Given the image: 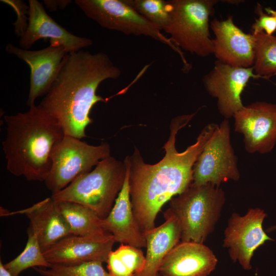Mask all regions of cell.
<instances>
[{
	"label": "cell",
	"instance_id": "1",
	"mask_svg": "<svg viewBox=\"0 0 276 276\" xmlns=\"http://www.w3.org/2000/svg\"><path fill=\"white\" fill-rule=\"evenodd\" d=\"M195 114H185L172 120L170 135L163 147L165 154L158 163H145L136 148L131 156H127L133 213L143 234L155 227L156 218L164 205L193 182L194 166L218 126L214 123L206 125L196 142L179 152L175 146L176 135Z\"/></svg>",
	"mask_w": 276,
	"mask_h": 276
},
{
	"label": "cell",
	"instance_id": "2",
	"mask_svg": "<svg viewBox=\"0 0 276 276\" xmlns=\"http://www.w3.org/2000/svg\"><path fill=\"white\" fill-rule=\"evenodd\" d=\"M121 71L104 53H68L50 89L38 105L55 119L65 135L81 139L93 121V106L105 99L96 94L100 83L116 79Z\"/></svg>",
	"mask_w": 276,
	"mask_h": 276
},
{
	"label": "cell",
	"instance_id": "3",
	"mask_svg": "<svg viewBox=\"0 0 276 276\" xmlns=\"http://www.w3.org/2000/svg\"><path fill=\"white\" fill-rule=\"evenodd\" d=\"M4 116L2 147L7 170L28 180L44 181L51 168L54 146L65 135L58 122L38 105Z\"/></svg>",
	"mask_w": 276,
	"mask_h": 276
},
{
	"label": "cell",
	"instance_id": "4",
	"mask_svg": "<svg viewBox=\"0 0 276 276\" xmlns=\"http://www.w3.org/2000/svg\"><path fill=\"white\" fill-rule=\"evenodd\" d=\"M226 201L224 191L211 183H192L170 200L168 209L178 219L181 242L203 243L213 232Z\"/></svg>",
	"mask_w": 276,
	"mask_h": 276
},
{
	"label": "cell",
	"instance_id": "5",
	"mask_svg": "<svg viewBox=\"0 0 276 276\" xmlns=\"http://www.w3.org/2000/svg\"><path fill=\"white\" fill-rule=\"evenodd\" d=\"M124 162L110 156L101 160L90 172L75 178L60 192L52 194L56 201L76 202L105 219L112 209L126 178Z\"/></svg>",
	"mask_w": 276,
	"mask_h": 276
},
{
	"label": "cell",
	"instance_id": "6",
	"mask_svg": "<svg viewBox=\"0 0 276 276\" xmlns=\"http://www.w3.org/2000/svg\"><path fill=\"white\" fill-rule=\"evenodd\" d=\"M216 0L168 1L170 22L164 30L181 50L204 57L213 54L209 19Z\"/></svg>",
	"mask_w": 276,
	"mask_h": 276
},
{
	"label": "cell",
	"instance_id": "7",
	"mask_svg": "<svg viewBox=\"0 0 276 276\" xmlns=\"http://www.w3.org/2000/svg\"><path fill=\"white\" fill-rule=\"evenodd\" d=\"M75 3L102 28L127 35L149 37L168 45L179 55L183 71L191 68L182 50L125 0H76Z\"/></svg>",
	"mask_w": 276,
	"mask_h": 276
},
{
	"label": "cell",
	"instance_id": "8",
	"mask_svg": "<svg viewBox=\"0 0 276 276\" xmlns=\"http://www.w3.org/2000/svg\"><path fill=\"white\" fill-rule=\"evenodd\" d=\"M110 153L107 143L94 146L65 135L52 149L51 170L44 181L46 187L52 194L60 192L79 176L91 171Z\"/></svg>",
	"mask_w": 276,
	"mask_h": 276
},
{
	"label": "cell",
	"instance_id": "9",
	"mask_svg": "<svg viewBox=\"0 0 276 276\" xmlns=\"http://www.w3.org/2000/svg\"><path fill=\"white\" fill-rule=\"evenodd\" d=\"M231 128L227 119L218 125L198 156L193 168L194 184L211 183L218 187L240 177L238 158L231 143Z\"/></svg>",
	"mask_w": 276,
	"mask_h": 276
},
{
	"label": "cell",
	"instance_id": "10",
	"mask_svg": "<svg viewBox=\"0 0 276 276\" xmlns=\"http://www.w3.org/2000/svg\"><path fill=\"white\" fill-rule=\"evenodd\" d=\"M267 215L260 208H250L241 216L233 213L224 232L222 246L228 249L233 262H238L245 270L252 268L251 260L256 250L268 241H274L263 229Z\"/></svg>",
	"mask_w": 276,
	"mask_h": 276
},
{
	"label": "cell",
	"instance_id": "11",
	"mask_svg": "<svg viewBox=\"0 0 276 276\" xmlns=\"http://www.w3.org/2000/svg\"><path fill=\"white\" fill-rule=\"evenodd\" d=\"M235 131L243 135L245 150L266 154L276 144V104L257 101L234 116Z\"/></svg>",
	"mask_w": 276,
	"mask_h": 276
},
{
	"label": "cell",
	"instance_id": "12",
	"mask_svg": "<svg viewBox=\"0 0 276 276\" xmlns=\"http://www.w3.org/2000/svg\"><path fill=\"white\" fill-rule=\"evenodd\" d=\"M259 78L253 67H235L216 60L202 81L208 94L217 99L220 114L228 120L244 107L241 95L250 79Z\"/></svg>",
	"mask_w": 276,
	"mask_h": 276
},
{
	"label": "cell",
	"instance_id": "13",
	"mask_svg": "<svg viewBox=\"0 0 276 276\" xmlns=\"http://www.w3.org/2000/svg\"><path fill=\"white\" fill-rule=\"evenodd\" d=\"M5 50L30 67V87L27 101L29 107L35 105L38 97L45 95L49 91L68 54L62 45L52 44L41 50H29L8 43Z\"/></svg>",
	"mask_w": 276,
	"mask_h": 276
},
{
	"label": "cell",
	"instance_id": "14",
	"mask_svg": "<svg viewBox=\"0 0 276 276\" xmlns=\"http://www.w3.org/2000/svg\"><path fill=\"white\" fill-rule=\"evenodd\" d=\"M210 26L215 36L213 54L217 61L235 67H253L256 47L254 35L244 32L237 27L231 15L224 20L214 19Z\"/></svg>",
	"mask_w": 276,
	"mask_h": 276
},
{
	"label": "cell",
	"instance_id": "15",
	"mask_svg": "<svg viewBox=\"0 0 276 276\" xmlns=\"http://www.w3.org/2000/svg\"><path fill=\"white\" fill-rule=\"evenodd\" d=\"M115 242L113 236L108 233L90 236L72 235L62 239L43 253L51 264L107 263Z\"/></svg>",
	"mask_w": 276,
	"mask_h": 276
},
{
	"label": "cell",
	"instance_id": "16",
	"mask_svg": "<svg viewBox=\"0 0 276 276\" xmlns=\"http://www.w3.org/2000/svg\"><path fill=\"white\" fill-rule=\"evenodd\" d=\"M28 25L20 36V48L29 50L37 40L49 39L50 44L64 47L68 53L78 52L93 44L87 38L76 36L58 24L37 0L29 1Z\"/></svg>",
	"mask_w": 276,
	"mask_h": 276
},
{
	"label": "cell",
	"instance_id": "17",
	"mask_svg": "<svg viewBox=\"0 0 276 276\" xmlns=\"http://www.w3.org/2000/svg\"><path fill=\"white\" fill-rule=\"evenodd\" d=\"M218 259L203 243L180 241L167 255L159 268L161 276H208Z\"/></svg>",
	"mask_w": 276,
	"mask_h": 276
},
{
	"label": "cell",
	"instance_id": "18",
	"mask_svg": "<svg viewBox=\"0 0 276 276\" xmlns=\"http://www.w3.org/2000/svg\"><path fill=\"white\" fill-rule=\"evenodd\" d=\"M124 163L126 167V174L123 186L108 215L102 220V226L106 232L113 236L116 242L140 248L145 247L146 241L136 223L132 208L127 157Z\"/></svg>",
	"mask_w": 276,
	"mask_h": 276
},
{
	"label": "cell",
	"instance_id": "19",
	"mask_svg": "<svg viewBox=\"0 0 276 276\" xmlns=\"http://www.w3.org/2000/svg\"><path fill=\"white\" fill-rule=\"evenodd\" d=\"M16 213L25 214L29 218L30 226L37 234L43 252L62 239L72 235L68 223L51 197L12 213Z\"/></svg>",
	"mask_w": 276,
	"mask_h": 276
},
{
	"label": "cell",
	"instance_id": "20",
	"mask_svg": "<svg viewBox=\"0 0 276 276\" xmlns=\"http://www.w3.org/2000/svg\"><path fill=\"white\" fill-rule=\"evenodd\" d=\"M165 222L143 234L147 251L143 269L134 276H158L159 268L169 252L181 240V232L177 218L168 210Z\"/></svg>",
	"mask_w": 276,
	"mask_h": 276
},
{
	"label": "cell",
	"instance_id": "21",
	"mask_svg": "<svg viewBox=\"0 0 276 276\" xmlns=\"http://www.w3.org/2000/svg\"><path fill=\"white\" fill-rule=\"evenodd\" d=\"M54 201L57 209L68 223L72 235L90 236L107 233L102 226V219L89 208L76 202Z\"/></svg>",
	"mask_w": 276,
	"mask_h": 276
},
{
	"label": "cell",
	"instance_id": "22",
	"mask_svg": "<svg viewBox=\"0 0 276 276\" xmlns=\"http://www.w3.org/2000/svg\"><path fill=\"white\" fill-rule=\"evenodd\" d=\"M145 256L140 248L121 244L111 251L107 261L110 276H134L144 268Z\"/></svg>",
	"mask_w": 276,
	"mask_h": 276
},
{
	"label": "cell",
	"instance_id": "23",
	"mask_svg": "<svg viewBox=\"0 0 276 276\" xmlns=\"http://www.w3.org/2000/svg\"><path fill=\"white\" fill-rule=\"evenodd\" d=\"M27 233L28 238L24 250L4 264L12 276H19L22 271L30 267L49 268L51 265L43 255L37 234L30 226Z\"/></svg>",
	"mask_w": 276,
	"mask_h": 276
},
{
	"label": "cell",
	"instance_id": "24",
	"mask_svg": "<svg viewBox=\"0 0 276 276\" xmlns=\"http://www.w3.org/2000/svg\"><path fill=\"white\" fill-rule=\"evenodd\" d=\"M255 58L253 68L260 78L269 79L276 75V36L261 32L254 35Z\"/></svg>",
	"mask_w": 276,
	"mask_h": 276
},
{
	"label": "cell",
	"instance_id": "25",
	"mask_svg": "<svg viewBox=\"0 0 276 276\" xmlns=\"http://www.w3.org/2000/svg\"><path fill=\"white\" fill-rule=\"evenodd\" d=\"M142 16L155 26L164 30L170 22L168 1L125 0Z\"/></svg>",
	"mask_w": 276,
	"mask_h": 276
},
{
	"label": "cell",
	"instance_id": "26",
	"mask_svg": "<svg viewBox=\"0 0 276 276\" xmlns=\"http://www.w3.org/2000/svg\"><path fill=\"white\" fill-rule=\"evenodd\" d=\"M102 262H83L72 265L51 264L49 268L34 267L42 276H110Z\"/></svg>",
	"mask_w": 276,
	"mask_h": 276
},
{
	"label": "cell",
	"instance_id": "27",
	"mask_svg": "<svg viewBox=\"0 0 276 276\" xmlns=\"http://www.w3.org/2000/svg\"><path fill=\"white\" fill-rule=\"evenodd\" d=\"M255 12L259 17L251 26V34L264 32L268 35H273L276 31V18L264 12L262 7L257 3Z\"/></svg>",
	"mask_w": 276,
	"mask_h": 276
},
{
	"label": "cell",
	"instance_id": "28",
	"mask_svg": "<svg viewBox=\"0 0 276 276\" xmlns=\"http://www.w3.org/2000/svg\"><path fill=\"white\" fill-rule=\"evenodd\" d=\"M71 1H43V3L51 10L55 11L58 9H62L67 6Z\"/></svg>",
	"mask_w": 276,
	"mask_h": 276
},
{
	"label": "cell",
	"instance_id": "29",
	"mask_svg": "<svg viewBox=\"0 0 276 276\" xmlns=\"http://www.w3.org/2000/svg\"><path fill=\"white\" fill-rule=\"evenodd\" d=\"M0 276H12L1 260L0 261Z\"/></svg>",
	"mask_w": 276,
	"mask_h": 276
},
{
	"label": "cell",
	"instance_id": "30",
	"mask_svg": "<svg viewBox=\"0 0 276 276\" xmlns=\"http://www.w3.org/2000/svg\"><path fill=\"white\" fill-rule=\"evenodd\" d=\"M264 10L266 12V13L276 18V10H273L270 7L265 8Z\"/></svg>",
	"mask_w": 276,
	"mask_h": 276
},
{
	"label": "cell",
	"instance_id": "31",
	"mask_svg": "<svg viewBox=\"0 0 276 276\" xmlns=\"http://www.w3.org/2000/svg\"><path fill=\"white\" fill-rule=\"evenodd\" d=\"M276 231V224L268 227L265 231L266 233H271Z\"/></svg>",
	"mask_w": 276,
	"mask_h": 276
},
{
	"label": "cell",
	"instance_id": "32",
	"mask_svg": "<svg viewBox=\"0 0 276 276\" xmlns=\"http://www.w3.org/2000/svg\"><path fill=\"white\" fill-rule=\"evenodd\" d=\"M158 276H161V275H160L158 274Z\"/></svg>",
	"mask_w": 276,
	"mask_h": 276
},
{
	"label": "cell",
	"instance_id": "33",
	"mask_svg": "<svg viewBox=\"0 0 276 276\" xmlns=\"http://www.w3.org/2000/svg\"><path fill=\"white\" fill-rule=\"evenodd\" d=\"M256 275H257V273H256Z\"/></svg>",
	"mask_w": 276,
	"mask_h": 276
}]
</instances>
